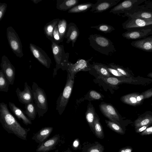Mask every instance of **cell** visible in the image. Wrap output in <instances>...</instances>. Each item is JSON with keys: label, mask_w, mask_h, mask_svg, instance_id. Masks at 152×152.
Instances as JSON below:
<instances>
[{"label": "cell", "mask_w": 152, "mask_h": 152, "mask_svg": "<svg viewBox=\"0 0 152 152\" xmlns=\"http://www.w3.org/2000/svg\"><path fill=\"white\" fill-rule=\"evenodd\" d=\"M94 4L90 2L78 4L68 10V12L69 13H77L85 12L91 8Z\"/></svg>", "instance_id": "484cf974"}, {"label": "cell", "mask_w": 152, "mask_h": 152, "mask_svg": "<svg viewBox=\"0 0 152 152\" xmlns=\"http://www.w3.org/2000/svg\"><path fill=\"white\" fill-rule=\"evenodd\" d=\"M67 25L66 20L64 19H62L60 20L57 25L58 32L62 41L64 38Z\"/></svg>", "instance_id": "1f68e13d"}, {"label": "cell", "mask_w": 152, "mask_h": 152, "mask_svg": "<svg viewBox=\"0 0 152 152\" xmlns=\"http://www.w3.org/2000/svg\"><path fill=\"white\" fill-rule=\"evenodd\" d=\"M51 42L52 51L56 63L53 73V77L54 78L57 74L58 70L61 68L63 63L68 59L69 53H65L63 45H59L53 41Z\"/></svg>", "instance_id": "5b68a950"}, {"label": "cell", "mask_w": 152, "mask_h": 152, "mask_svg": "<svg viewBox=\"0 0 152 152\" xmlns=\"http://www.w3.org/2000/svg\"><path fill=\"white\" fill-rule=\"evenodd\" d=\"M147 76L149 77L152 78V72L149 73L147 75Z\"/></svg>", "instance_id": "c3c4849f"}, {"label": "cell", "mask_w": 152, "mask_h": 152, "mask_svg": "<svg viewBox=\"0 0 152 152\" xmlns=\"http://www.w3.org/2000/svg\"><path fill=\"white\" fill-rule=\"evenodd\" d=\"M53 41L56 43L59 44V43L63 42L58 32L57 25H56L54 30L53 33Z\"/></svg>", "instance_id": "74e56055"}, {"label": "cell", "mask_w": 152, "mask_h": 152, "mask_svg": "<svg viewBox=\"0 0 152 152\" xmlns=\"http://www.w3.org/2000/svg\"><path fill=\"white\" fill-rule=\"evenodd\" d=\"M140 134L142 136L152 134V126H149Z\"/></svg>", "instance_id": "7bdbcfd3"}, {"label": "cell", "mask_w": 152, "mask_h": 152, "mask_svg": "<svg viewBox=\"0 0 152 152\" xmlns=\"http://www.w3.org/2000/svg\"><path fill=\"white\" fill-rule=\"evenodd\" d=\"M79 143L78 140L76 139L74 141L73 143V146L75 148H77L79 145Z\"/></svg>", "instance_id": "bcb514c9"}, {"label": "cell", "mask_w": 152, "mask_h": 152, "mask_svg": "<svg viewBox=\"0 0 152 152\" xmlns=\"http://www.w3.org/2000/svg\"><path fill=\"white\" fill-rule=\"evenodd\" d=\"M108 65L111 68L117 70L125 77H128L130 76V75L127 71L122 66L115 64L113 63H110Z\"/></svg>", "instance_id": "d590c367"}, {"label": "cell", "mask_w": 152, "mask_h": 152, "mask_svg": "<svg viewBox=\"0 0 152 152\" xmlns=\"http://www.w3.org/2000/svg\"><path fill=\"white\" fill-rule=\"evenodd\" d=\"M91 28H95L105 34L109 33L115 30L112 26L105 23H101L97 26H91Z\"/></svg>", "instance_id": "d6a6232c"}, {"label": "cell", "mask_w": 152, "mask_h": 152, "mask_svg": "<svg viewBox=\"0 0 152 152\" xmlns=\"http://www.w3.org/2000/svg\"><path fill=\"white\" fill-rule=\"evenodd\" d=\"M90 46L103 55L111 56L116 52L114 44L107 38L99 34H92L88 38Z\"/></svg>", "instance_id": "7a4b0ae2"}, {"label": "cell", "mask_w": 152, "mask_h": 152, "mask_svg": "<svg viewBox=\"0 0 152 152\" xmlns=\"http://www.w3.org/2000/svg\"><path fill=\"white\" fill-rule=\"evenodd\" d=\"M31 1L34 4H37L42 1L41 0H32Z\"/></svg>", "instance_id": "7dc6e473"}, {"label": "cell", "mask_w": 152, "mask_h": 152, "mask_svg": "<svg viewBox=\"0 0 152 152\" xmlns=\"http://www.w3.org/2000/svg\"><path fill=\"white\" fill-rule=\"evenodd\" d=\"M25 110H23L25 114L31 121H33L36 118L37 113L36 107L34 102L25 105Z\"/></svg>", "instance_id": "4316f807"}, {"label": "cell", "mask_w": 152, "mask_h": 152, "mask_svg": "<svg viewBox=\"0 0 152 152\" xmlns=\"http://www.w3.org/2000/svg\"><path fill=\"white\" fill-rule=\"evenodd\" d=\"M104 148L100 145H97L91 147L87 152H103Z\"/></svg>", "instance_id": "f35d334b"}, {"label": "cell", "mask_w": 152, "mask_h": 152, "mask_svg": "<svg viewBox=\"0 0 152 152\" xmlns=\"http://www.w3.org/2000/svg\"><path fill=\"white\" fill-rule=\"evenodd\" d=\"M94 131L97 137L101 138L103 136V132L102 126L98 118L95 115L94 122Z\"/></svg>", "instance_id": "836d02e7"}, {"label": "cell", "mask_w": 152, "mask_h": 152, "mask_svg": "<svg viewBox=\"0 0 152 152\" xmlns=\"http://www.w3.org/2000/svg\"><path fill=\"white\" fill-rule=\"evenodd\" d=\"M55 152H58V150L56 151Z\"/></svg>", "instance_id": "681fc988"}, {"label": "cell", "mask_w": 152, "mask_h": 152, "mask_svg": "<svg viewBox=\"0 0 152 152\" xmlns=\"http://www.w3.org/2000/svg\"><path fill=\"white\" fill-rule=\"evenodd\" d=\"M107 126L113 131L121 134H124V132L122 128L115 122L105 120Z\"/></svg>", "instance_id": "e575fe53"}, {"label": "cell", "mask_w": 152, "mask_h": 152, "mask_svg": "<svg viewBox=\"0 0 152 152\" xmlns=\"http://www.w3.org/2000/svg\"><path fill=\"white\" fill-rule=\"evenodd\" d=\"M7 7V4L5 3H0V21L2 19Z\"/></svg>", "instance_id": "ab89813d"}, {"label": "cell", "mask_w": 152, "mask_h": 152, "mask_svg": "<svg viewBox=\"0 0 152 152\" xmlns=\"http://www.w3.org/2000/svg\"><path fill=\"white\" fill-rule=\"evenodd\" d=\"M146 0H126L118 4L110 10V13L118 15L134 10Z\"/></svg>", "instance_id": "ba28073f"}, {"label": "cell", "mask_w": 152, "mask_h": 152, "mask_svg": "<svg viewBox=\"0 0 152 152\" xmlns=\"http://www.w3.org/2000/svg\"><path fill=\"white\" fill-rule=\"evenodd\" d=\"M6 34L9 45L13 53L17 57H22L23 54L22 43L18 34L12 26L7 28Z\"/></svg>", "instance_id": "52a82bcc"}, {"label": "cell", "mask_w": 152, "mask_h": 152, "mask_svg": "<svg viewBox=\"0 0 152 152\" xmlns=\"http://www.w3.org/2000/svg\"><path fill=\"white\" fill-rule=\"evenodd\" d=\"M34 95V102L36 107L39 118L42 117L48 110L47 96L44 90L35 82L32 86Z\"/></svg>", "instance_id": "3957f363"}, {"label": "cell", "mask_w": 152, "mask_h": 152, "mask_svg": "<svg viewBox=\"0 0 152 152\" xmlns=\"http://www.w3.org/2000/svg\"><path fill=\"white\" fill-rule=\"evenodd\" d=\"M29 47L34 56L44 66L50 68L51 61L46 52L41 48L32 43H30Z\"/></svg>", "instance_id": "8fae6325"}, {"label": "cell", "mask_w": 152, "mask_h": 152, "mask_svg": "<svg viewBox=\"0 0 152 152\" xmlns=\"http://www.w3.org/2000/svg\"><path fill=\"white\" fill-rule=\"evenodd\" d=\"M88 106L87 111L86 113V120L92 129L94 130V122L95 116V112L94 108L92 105Z\"/></svg>", "instance_id": "f1b7e54d"}, {"label": "cell", "mask_w": 152, "mask_h": 152, "mask_svg": "<svg viewBox=\"0 0 152 152\" xmlns=\"http://www.w3.org/2000/svg\"><path fill=\"white\" fill-rule=\"evenodd\" d=\"M78 3V0H57L56 7L61 11L69 10Z\"/></svg>", "instance_id": "603a6c76"}, {"label": "cell", "mask_w": 152, "mask_h": 152, "mask_svg": "<svg viewBox=\"0 0 152 152\" xmlns=\"http://www.w3.org/2000/svg\"><path fill=\"white\" fill-rule=\"evenodd\" d=\"M0 122L8 133L13 134L23 140H27L30 129L22 127L10 112L7 104L3 102L0 103Z\"/></svg>", "instance_id": "6da1fadb"}, {"label": "cell", "mask_w": 152, "mask_h": 152, "mask_svg": "<svg viewBox=\"0 0 152 152\" xmlns=\"http://www.w3.org/2000/svg\"><path fill=\"white\" fill-rule=\"evenodd\" d=\"M89 95L91 98L95 100L99 99L102 98L100 94L94 90L91 91L90 92Z\"/></svg>", "instance_id": "60d3db41"}, {"label": "cell", "mask_w": 152, "mask_h": 152, "mask_svg": "<svg viewBox=\"0 0 152 152\" xmlns=\"http://www.w3.org/2000/svg\"><path fill=\"white\" fill-rule=\"evenodd\" d=\"M152 26V20L139 18L128 19L122 24L123 28L127 30Z\"/></svg>", "instance_id": "7c38bea8"}, {"label": "cell", "mask_w": 152, "mask_h": 152, "mask_svg": "<svg viewBox=\"0 0 152 152\" xmlns=\"http://www.w3.org/2000/svg\"><path fill=\"white\" fill-rule=\"evenodd\" d=\"M74 76H71L68 72L66 84L63 92L58 97L56 102V109L60 115L64 111L68 103L73 87Z\"/></svg>", "instance_id": "277c9868"}, {"label": "cell", "mask_w": 152, "mask_h": 152, "mask_svg": "<svg viewBox=\"0 0 152 152\" xmlns=\"http://www.w3.org/2000/svg\"><path fill=\"white\" fill-rule=\"evenodd\" d=\"M100 78L107 84L113 86H116L129 82L128 79H125L124 78H120L115 77H106L100 76Z\"/></svg>", "instance_id": "83f0119b"}, {"label": "cell", "mask_w": 152, "mask_h": 152, "mask_svg": "<svg viewBox=\"0 0 152 152\" xmlns=\"http://www.w3.org/2000/svg\"><path fill=\"white\" fill-rule=\"evenodd\" d=\"M80 34V31L76 24L73 22L68 24L64 38L66 39V43L71 42L72 46L73 47Z\"/></svg>", "instance_id": "ac0fdd59"}, {"label": "cell", "mask_w": 152, "mask_h": 152, "mask_svg": "<svg viewBox=\"0 0 152 152\" xmlns=\"http://www.w3.org/2000/svg\"></svg>", "instance_id": "816d5d0a"}, {"label": "cell", "mask_w": 152, "mask_h": 152, "mask_svg": "<svg viewBox=\"0 0 152 152\" xmlns=\"http://www.w3.org/2000/svg\"><path fill=\"white\" fill-rule=\"evenodd\" d=\"M10 83L3 71L0 70V91L7 92L9 89Z\"/></svg>", "instance_id": "4dcf8cb0"}, {"label": "cell", "mask_w": 152, "mask_h": 152, "mask_svg": "<svg viewBox=\"0 0 152 152\" xmlns=\"http://www.w3.org/2000/svg\"><path fill=\"white\" fill-rule=\"evenodd\" d=\"M131 45L144 51L152 52V35L144 38L133 41Z\"/></svg>", "instance_id": "d6986e66"}, {"label": "cell", "mask_w": 152, "mask_h": 152, "mask_svg": "<svg viewBox=\"0 0 152 152\" xmlns=\"http://www.w3.org/2000/svg\"><path fill=\"white\" fill-rule=\"evenodd\" d=\"M19 101L21 103L26 104L34 102V95L33 90L26 82L23 91H21L18 87L15 91Z\"/></svg>", "instance_id": "9a60e30c"}, {"label": "cell", "mask_w": 152, "mask_h": 152, "mask_svg": "<svg viewBox=\"0 0 152 152\" xmlns=\"http://www.w3.org/2000/svg\"><path fill=\"white\" fill-rule=\"evenodd\" d=\"M122 16L131 18L152 20V10L146 7L143 4L140 5L134 10Z\"/></svg>", "instance_id": "5bb4252c"}, {"label": "cell", "mask_w": 152, "mask_h": 152, "mask_svg": "<svg viewBox=\"0 0 152 152\" xmlns=\"http://www.w3.org/2000/svg\"><path fill=\"white\" fill-rule=\"evenodd\" d=\"M121 0H97L92 7L90 11L95 13L103 12L115 6Z\"/></svg>", "instance_id": "2e32d148"}, {"label": "cell", "mask_w": 152, "mask_h": 152, "mask_svg": "<svg viewBox=\"0 0 152 152\" xmlns=\"http://www.w3.org/2000/svg\"><path fill=\"white\" fill-rule=\"evenodd\" d=\"M152 124V116L146 115L143 117L139 118L134 122L135 128Z\"/></svg>", "instance_id": "f546056e"}, {"label": "cell", "mask_w": 152, "mask_h": 152, "mask_svg": "<svg viewBox=\"0 0 152 152\" xmlns=\"http://www.w3.org/2000/svg\"><path fill=\"white\" fill-rule=\"evenodd\" d=\"M91 69L95 70L97 73L99 74L100 76L109 77H114L112 75L104 66V64L93 62V64H90Z\"/></svg>", "instance_id": "d4e9b609"}, {"label": "cell", "mask_w": 152, "mask_h": 152, "mask_svg": "<svg viewBox=\"0 0 152 152\" xmlns=\"http://www.w3.org/2000/svg\"><path fill=\"white\" fill-rule=\"evenodd\" d=\"M0 66L1 70L8 80L10 85H13L15 79V68L8 57L4 55L1 57Z\"/></svg>", "instance_id": "4fadbf2b"}, {"label": "cell", "mask_w": 152, "mask_h": 152, "mask_svg": "<svg viewBox=\"0 0 152 152\" xmlns=\"http://www.w3.org/2000/svg\"><path fill=\"white\" fill-rule=\"evenodd\" d=\"M60 139L59 134L54 135L37 146V152H48L56 148Z\"/></svg>", "instance_id": "e0dca14e"}, {"label": "cell", "mask_w": 152, "mask_h": 152, "mask_svg": "<svg viewBox=\"0 0 152 152\" xmlns=\"http://www.w3.org/2000/svg\"><path fill=\"white\" fill-rule=\"evenodd\" d=\"M52 127L46 126L42 128L39 131L33 134L32 139L39 144L47 140L53 130Z\"/></svg>", "instance_id": "44dd1931"}, {"label": "cell", "mask_w": 152, "mask_h": 152, "mask_svg": "<svg viewBox=\"0 0 152 152\" xmlns=\"http://www.w3.org/2000/svg\"><path fill=\"white\" fill-rule=\"evenodd\" d=\"M152 96V88L141 94L133 93L122 96L121 100L124 103L132 106H137L140 104L146 99Z\"/></svg>", "instance_id": "9c48e42d"}, {"label": "cell", "mask_w": 152, "mask_h": 152, "mask_svg": "<svg viewBox=\"0 0 152 152\" xmlns=\"http://www.w3.org/2000/svg\"><path fill=\"white\" fill-rule=\"evenodd\" d=\"M152 35V26L127 30L122 35L124 38L136 40L144 38Z\"/></svg>", "instance_id": "30bf717a"}, {"label": "cell", "mask_w": 152, "mask_h": 152, "mask_svg": "<svg viewBox=\"0 0 152 152\" xmlns=\"http://www.w3.org/2000/svg\"><path fill=\"white\" fill-rule=\"evenodd\" d=\"M132 148L130 146H127L121 149L118 152H132Z\"/></svg>", "instance_id": "ee69618b"}, {"label": "cell", "mask_w": 152, "mask_h": 152, "mask_svg": "<svg viewBox=\"0 0 152 152\" xmlns=\"http://www.w3.org/2000/svg\"><path fill=\"white\" fill-rule=\"evenodd\" d=\"M100 110L102 113L112 121L119 120V117L115 108L112 105L106 103L101 104Z\"/></svg>", "instance_id": "ffe728a7"}, {"label": "cell", "mask_w": 152, "mask_h": 152, "mask_svg": "<svg viewBox=\"0 0 152 152\" xmlns=\"http://www.w3.org/2000/svg\"><path fill=\"white\" fill-rule=\"evenodd\" d=\"M149 124L145 126L139 127L135 128V132L137 133H141L145 130L151 125Z\"/></svg>", "instance_id": "b9f144b4"}, {"label": "cell", "mask_w": 152, "mask_h": 152, "mask_svg": "<svg viewBox=\"0 0 152 152\" xmlns=\"http://www.w3.org/2000/svg\"><path fill=\"white\" fill-rule=\"evenodd\" d=\"M104 65L109 72L113 76L121 78H125V77L122 75L117 70L109 66L108 65L104 64Z\"/></svg>", "instance_id": "8d00e7d4"}, {"label": "cell", "mask_w": 152, "mask_h": 152, "mask_svg": "<svg viewBox=\"0 0 152 152\" xmlns=\"http://www.w3.org/2000/svg\"><path fill=\"white\" fill-rule=\"evenodd\" d=\"M9 104L10 109L15 115L19 120H22L24 124L26 125L32 124L31 120L25 114L23 110L13 103L9 102Z\"/></svg>", "instance_id": "7402d4cb"}, {"label": "cell", "mask_w": 152, "mask_h": 152, "mask_svg": "<svg viewBox=\"0 0 152 152\" xmlns=\"http://www.w3.org/2000/svg\"><path fill=\"white\" fill-rule=\"evenodd\" d=\"M93 58V57H91L88 60L80 58L75 64L69 62L68 59L63 63L61 69L63 70H66L71 76H74L79 71L91 70L89 62Z\"/></svg>", "instance_id": "8992f818"}, {"label": "cell", "mask_w": 152, "mask_h": 152, "mask_svg": "<svg viewBox=\"0 0 152 152\" xmlns=\"http://www.w3.org/2000/svg\"><path fill=\"white\" fill-rule=\"evenodd\" d=\"M144 3L145 7L152 10V1L146 0Z\"/></svg>", "instance_id": "f6af8a7d"}, {"label": "cell", "mask_w": 152, "mask_h": 152, "mask_svg": "<svg viewBox=\"0 0 152 152\" xmlns=\"http://www.w3.org/2000/svg\"><path fill=\"white\" fill-rule=\"evenodd\" d=\"M60 19L56 18L47 23L43 28L44 33L46 37L49 40L53 41V33L55 26L57 24Z\"/></svg>", "instance_id": "cb8c5ba5"}, {"label": "cell", "mask_w": 152, "mask_h": 152, "mask_svg": "<svg viewBox=\"0 0 152 152\" xmlns=\"http://www.w3.org/2000/svg\"><path fill=\"white\" fill-rule=\"evenodd\" d=\"M66 152H70L69 151H66Z\"/></svg>", "instance_id": "f907efd6"}]
</instances>
